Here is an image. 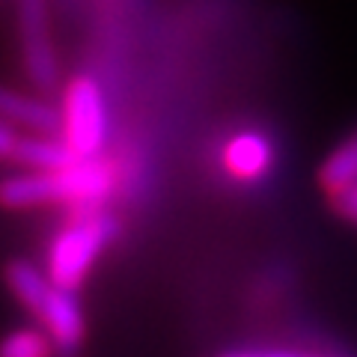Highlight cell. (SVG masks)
Wrapping results in <instances>:
<instances>
[{
  "instance_id": "1",
  "label": "cell",
  "mask_w": 357,
  "mask_h": 357,
  "mask_svg": "<svg viewBox=\"0 0 357 357\" xmlns=\"http://www.w3.org/2000/svg\"><path fill=\"white\" fill-rule=\"evenodd\" d=\"M114 188V167L102 158L77 161L63 173H15L6 176L0 199L9 211L36 208L45 203H66L77 218L98 215L102 199Z\"/></svg>"
},
{
  "instance_id": "2",
  "label": "cell",
  "mask_w": 357,
  "mask_h": 357,
  "mask_svg": "<svg viewBox=\"0 0 357 357\" xmlns=\"http://www.w3.org/2000/svg\"><path fill=\"white\" fill-rule=\"evenodd\" d=\"M119 223L116 218L105 215H89V218H77L75 223H69L51 244L48 253V277L57 289L66 292H75L77 286L84 283V277L89 274L93 262L102 256V250L110 241L116 238Z\"/></svg>"
},
{
  "instance_id": "3",
  "label": "cell",
  "mask_w": 357,
  "mask_h": 357,
  "mask_svg": "<svg viewBox=\"0 0 357 357\" xmlns=\"http://www.w3.org/2000/svg\"><path fill=\"white\" fill-rule=\"evenodd\" d=\"M63 137L81 161L98 158L107 140V105L96 77H75L63 96Z\"/></svg>"
},
{
  "instance_id": "4",
  "label": "cell",
  "mask_w": 357,
  "mask_h": 357,
  "mask_svg": "<svg viewBox=\"0 0 357 357\" xmlns=\"http://www.w3.org/2000/svg\"><path fill=\"white\" fill-rule=\"evenodd\" d=\"M15 21H18V39H21V57L30 84L51 93L57 86V54L51 42V15L48 0H15Z\"/></svg>"
},
{
  "instance_id": "5",
  "label": "cell",
  "mask_w": 357,
  "mask_h": 357,
  "mask_svg": "<svg viewBox=\"0 0 357 357\" xmlns=\"http://www.w3.org/2000/svg\"><path fill=\"white\" fill-rule=\"evenodd\" d=\"M0 155H3L6 164L24 167V173H63L81 161L66 143V137L27 134L6 126V122L0 128Z\"/></svg>"
},
{
  "instance_id": "6",
  "label": "cell",
  "mask_w": 357,
  "mask_h": 357,
  "mask_svg": "<svg viewBox=\"0 0 357 357\" xmlns=\"http://www.w3.org/2000/svg\"><path fill=\"white\" fill-rule=\"evenodd\" d=\"M42 321H45L48 337L54 340L57 354L75 357L86 337V321H84V312H81V304H77L75 292H66V289L54 286L48 307L42 312Z\"/></svg>"
},
{
  "instance_id": "7",
  "label": "cell",
  "mask_w": 357,
  "mask_h": 357,
  "mask_svg": "<svg viewBox=\"0 0 357 357\" xmlns=\"http://www.w3.org/2000/svg\"><path fill=\"white\" fill-rule=\"evenodd\" d=\"M0 114H3L6 126L27 131V134H54V137H63V128H66L63 110L51 107L42 98L21 96L15 89H3V96H0Z\"/></svg>"
},
{
  "instance_id": "8",
  "label": "cell",
  "mask_w": 357,
  "mask_h": 357,
  "mask_svg": "<svg viewBox=\"0 0 357 357\" xmlns=\"http://www.w3.org/2000/svg\"><path fill=\"white\" fill-rule=\"evenodd\" d=\"M274 161V146L262 131H241L223 149V167L241 182H256Z\"/></svg>"
},
{
  "instance_id": "9",
  "label": "cell",
  "mask_w": 357,
  "mask_h": 357,
  "mask_svg": "<svg viewBox=\"0 0 357 357\" xmlns=\"http://www.w3.org/2000/svg\"><path fill=\"white\" fill-rule=\"evenodd\" d=\"M6 286H9V292L15 295V301L21 307L42 319V312H45V307H48L51 292H54V283H51L48 274L39 271V268L33 262H27V259H9Z\"/></svg>"
},
{
  "instance_id": "10",
  "label": "cell",
  "mask_w": 357,
  "mask_h": 357,
  "mask_svg": "<svg viewBox=\"0 0 357 357\" xmlns=\"http://www.w3.org/2000/svg\"><path fill=\"white\" fill-rule=\"evenodd\" d=\"M319 185L331 199L357 188V134L337 146L319 167Z\"/></svg>"
},
{
  "instance_id": "11",
  "label": "cell",
  "mask_w": 357,
  "mask_h": 357,
  "mask_svg": "<svg viewBox=\"0 0 357 357\" xmlns=\"http://www.w3.org/2000/svg\"><path fill=\"white\" fill-rule=\"evenodd\" d=\"M54 340L39 328H18L3 340L0 357H54Z\"/></svg>"
},
{
  "instance_id": "12",
  "label": "cell",
  "mask_w": 357,
  "mask_h": 357,
  "mask_svg": "<svg viewBox=\"0 0 357 357\" xmlns=\"http://www.w3.org/2000/svg\"><path fill=\"white\" fill-rule=\"evenodd\" d=\"M333 208H337L345 220H354L357 223V188H351V191H345L342 197L333 199Z\"/></svg>"
},
{
  "instance_id": "13",
  "label": "cell",
  "mask_w": 357,
  "mask_h": 357,
  "mask_svg": "<svg viewBox=\"0 0 357 357\" xmlns=\"http://www.w3.org/2000/svg\"><path fill=\"white\" fill-rule=\"evenodd\" d=\"M227 357H301V354H286V351H241V354H227Z\"/></svg>"
}]
</instances>
